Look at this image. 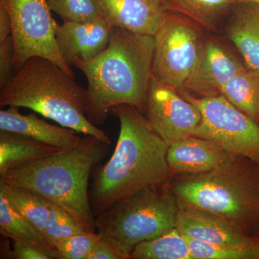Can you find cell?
<instances>
[{"instance_id": "obj_28", "label": "cell", "mask_w": 259, "mask_h": 259, "mask_svg": "<svg viewBox=\"0 0 259 259\" xmlns=\"http://www.w3.org/2000/svg\"><path fill=\"white\" fill-rule=\"evenodd\" d=\"M13 249L10 259H52L54 257L47 250L28 242L13 239Z\"/></svg>"}, {"instance_id": "obj_2", "label": "cell", "mask_w": 259, "mask_h": 259, "mask_svg": "<svg viewBox=\"0 0 259 259\" xmlns=\"http://www.w3.org/2000/svg\"><path fill=\"white\" fill-rule=\"evenodd\" d=\"M154 49V36L114 27L105 50L90 60L74 61L88 79V118L93 124L105 122L117 105L147 112Z\"/></svg>"}, {"instance_id": "obj_21", "label": "cell", "mask_w": 259, "mask_h": 259, "mask_svg": "<svg viewBox=\"0 0 259 259\" xmlns=\"http://www.w3.org/2000/svg\"><path fill=\"white\" fill-rule=\"evenodd\" d=\"M166 10L176 12L207 30H216L228 17L234 0H163Z\"/></svg>"}, {"instance_id": "obj_22", "label": "cell", "mask_w": 259, "mask_h": 259, "mask_svg": "<svg viewBox=\"0 0 259 259\" xmlns=\"http://www.w3.org/2000/svg\"><path fill=\"white\" fill-rule=\"evenodd\" d=\"M232 105L259 124V71L245 69L221 89Z\"/></svg>"}, {"instance_id": "obj_9", "label": "cell", "mask_w": 259, "mask_h": 259, "mask_svg": "<svg viewBox=\"0 0 259 259\" xmlns=\"http://www.w3.org/2000/svg\"><path fill=\"white\" fill-rule=\"evenodd\" d=\"M0 5L11 18L15 72L30 58L41 56L74 77L72 68L65 62L56 44V22L47 0H0Z\"/></svg>"}, {"instance_id": "obj_17", "label": "cell", "mask_w": 259, "mask_h": 259, "mask_svg": "<svg viewBox=\"0 0 259 259\" xmlns=\"http://www.w3.org/2000/svg\"><path fill=\"white\" fill-rule=\"evenodd\" d=\"M105 17L115 27L154 36L166 9L163 0H100Z\"/></svg>"}, {"instance_id": "obj_1", "label": "cell", "mask_w": 259, "mask_h": 259, "mask_svg": "<svg viewBox=\"0 0 259 259\" xmlns=\"http://www.w3.org/2000/svg\"><path fill=\"white\" fill-rule=\"evenodd\" d=\"M110 112L118 117L120 134L113 154L97 172L92 185L95 218L141 191L169 183L174 175L167 161L169 145L142 112L120 105Z\"/></svg>"}, {"instance_id": "obj_20", "label": "cell", "mask_w": 259, "mask_h": 259, "mask_svg": "<svg viewBox=\"0 0 259 259\" xmlns=\"http://www.w3.org/2000/svg\"><path fill=\"white\" fill-rule=\"evenodd\" d=\"M61 150L22 135L0 131V177L13 168Z\"/></svg>"}, {"instance_id": "obj_27", "label": "cell", "mask_w": 259, "mask_h": 259, "mask_svg": "<svg viewBox=\"0 0 259 259\" xmlns=\"http://www.w3.org/2000/svg\"><path fill=\"white\" fill-rule=\"evenodd\" d=\"M13 36L0 42V89L4 88L15 73Z\"/></svg>"}, {"instance_id": "obj_7", "label": "cell", "mask_w": 259, "mask_h": 259, "mask_svg": "<svg viewBox=\"0 0 259 259\" xmlns=\"http://www.w3.org/2000/svg\"><path fill=\"white\" fill-rule=\"evenodd\" d=\"M196 25L185 15L166 10L154 35L152 77L177 92L185 90L203 44Z\"/></svg>"}, {"instance_id": "obj_30", "label": "cell", "mask_w": 259, "mask_h": 259, "mask_svg": "<svg viewBox=\"0 0 259 259\" xmlns=\"http://www.w3.org/2000/svg\"><path fill=\"white\" fill-rule=\"evenodd\" d=\"M12 35L11 18L4 7L0 5V42Z\"/></svg>"}, {"instance_id": "obj_25", "label": "cell", "mask_w": 259, "mask_h": 259, "mask_svg": "<svg viewBox=\"0 0 259 259\" xmlns=\"http://www.w3.org/2000/svg\"><path fill=\"white\" fill-rule=\"evenodd\" d=\"M64 22H87L105 17L100 0H47ZM106 18V17H105Z\"/></svg>"}, {"instance_id": "obj_29", "label": "cell", "mask_w": 259, "mask_h": 259, "mask_svg": "<svg viewBox=\"0 0 259 259\" xmlns=\"http://www.w3.org/2000/svg\"><path fill=\"white\" fill-rule=\"evenodd\" d=\"M88 259H127V258L111 241L100 236L91 254L89 255Z\"/></svg>"}, {"instance_id": "obj_12", "label": "cell", "mask_w": 259, "mask_h": 259, "mask_svg": "<svg viewBox=\"0 0 259 259\" xmlns=\"http://www.w3.org/2000/svg\"><path fill=\"white\" fill-rule=\"evenodd\" d=\"M246 69L218 42H203L197 62L186 81L185 90L200 97L218 96L230 79Z\"/></svg>"}, {"instance_id": "obj_3", "label": "cell", "mask_w": 259, "mask_h": 259, "mask_svg": "<svg viewBox=\"0 0 259 259\" xmlns=\"http://www.w3.org/2000/svg\"><path fill=\"white\" fill-rule=\"evenodd\" d=\"M108 146L94 136L83 135L76 147L13 168L0 177V180L45 197L67 213L83 231L95 233L89 181L94 167L105 157Z\"/></svg>"}, {"instance_id": "obj_26", "label": "cell", "mask_w": 259, "mask_h": 259, "mask_svg": "<svg viewBox=\"0 0 259 259\" xmlns=\"http://www.w3.org/2000/svg\"><path fill=\"white\" fill-rule=\"evenodd\" d=\"M100 236L95 233H77L56 245L59 259H88Z\"/></svg>"}, {"instance_id": "obj_11", "label": "cell", "mask_w": 259, "mask_h": 259, "mask_svg": "<svg viewBox=\"0 0 259 259\" xmlns=\"http://www.w3.org/2000/svg\"><path fill=\"white\" fill-rule=\"evenodd\" d=\"M8 196L15 208L56 248L66 238L85 232L61 207L32 191L8 185Z\"/></svg>"}, {"instance_id": "obj_8", "label": "cell", "mask_w": 259, "mask_h": 259, "mask_svg": "<svg viewBox=\"0 0 259 259\" xmlns=\"http://www.w3.org/2000/svg\"><path fill=\"white\" fill-rule=\"evenodd\" d=\"M198 107L202 120L193 136L210 140L233 156L259 165V124L223 96L196 97L179 92Z\"/></svg>"}, {"instance_id": "obj_14", "label": "cell", "mask_w": 259, "mask_h": 259, "mask_svg": "<svg viewBox=\"0 0 259 259\" xmlns=\"http://www.w3.org/2000/svg\"><path fill=\"white\" fill-rule=\"evenodd\" d=\"M177 229L184 236L212 244L245 247L258 241L234 223L204 211L180 206Z\"/></svg>"}, {"instance_id": "obj_19", "label": "cell", "mask_w": 259, "mask_h": 259, "mask_svg": "<svg viewBox=\"0 0 259 259\" xmlns=\"http://www.w3.org/2000/svg\"><path fill=\"white\" fill-rule=\"evenodd\" d=\"M8 185L0 180V233L5 238L18 239L42 248L59 259L55 245L42 236L31 223L10 202Z\"/></svg>"}, {"instance_id": "obj_32", "label": "cell", "mask_w": 259, "mask_h": 259, "mask_svg": "<svg viewBox=\"0 0 259 259\" xmlns=\"http://www.w3.org/2000/svg\"><path fill=\"white\" fill-rule=\"evenodd\" d=\"M257 238H258L259 240V234L258 235V236H257Z\"/></svg>"}, {"instance_id": "obj_23", "label": "cell", "mask_w": 259, "mask_h": 259, "mask_svg": "<svg viewBox=\"0 0 259 259\" xmlns=\"http://www.w3.org/2000/svg\"><path fill=\"white\" fill-rule=\"evenodd\" d=\"M131 259H193L188 242L177 228L135 247Z\"/></svg>"}, {"instance_id": "obj_16", "label": "cell", "mask_w": 259, "mask_h": 259, "mask_svg": "<svg viewBox=\"0 0 259 259\" xmlns=\"http://www.w3.org/2000/svg\"><path fill=\"white\" fill-rule=\"evenodd\" d=\"M0 131L22 135L61 149L76 147L83 138L74 130L52 125L32 112L23 115L18 107L13 106L0 111Z\"/></svg>"}, {"instance_id": "obj_24", "label": "cell", "mask_w": 259, "mask_h": 259, "mask_svg": "<svg viewBox=\"0 0 259 259\" xmlns=\"http://www.w3.org/2000/svg\"><path fill=\"white\" fill-rule=\"evenodd\" d=\"M185 236L193 259H259L258 238V241L254 245L231 247L212 244Z\"/></svg>"}, {"instance_id": "obj_4", "label": "cell", "mask_w": 259, "mask_h": 259, "mask_svg": "<svg viewBox=\"0 0 259 259\" xmlns=\"http://www.w3.org/2000/svg\"><path fill=\"white\" fill-rule=\"evenodd\" d=\"M0 106L25 107L79 134L110 145V138L88 118V90L52 61L30 58L0 89Z\"/></svg>"}, {"instance_id": "obj_6", "label": "cell", "mask_w": 259, "mask_h": 259, "mask_svg": "<svg viewBox=\"0 0 259 259\" xmlns=\"http://www.w3.org/2000/svg\"><path fill=\"white\" fill-rule=\"evenodd\" d=\"M180 204L169 183L141 191L95 218L96 232L127 256L136 245L176 228Z\"/></svg>"}, {"instance_id": "obj_5", "label": "cell", "mask_w": 259, "mask_h": 259, "mask_svg": "<svg viewBox=\"0 0 259 259\" xmlns=\"http://www.w3.org/2000/svg\"><path fill=\"white\" fill-rule=\"evenodd\" d=\"M169 186L182 207L219 216L259 234V165L234 156L208 173L182 175Z\"/></svg>"}, {"instance_id": "obj_31", "label": "cell", "mask_w": 259, "mask_h": 259, "mask_svg": "<svg viewBox=\"0 0 259 259\" xmlns=\"http://www.w3.org/2000/svg\"><path fill=\"white\" fill-rule=\"evenodd\" d=\"M235 4L236 3H256L259 4V0H234Z\"/></svg>"}, {"instance_id": "obj_18", "label": "cell", "mask_w": 259, "mask_h": 259, "mask_svg": "<svg viewBox=\"0 0 259 259\" xmlns=\"http://www.w3.org/2000/svg\"><path fill=\"white\" fill-rule=\"evenodd\" d=\"M226 33L247 69L259 71V4L236 3L228 16Z\"/></svg>"}, {"instance_id": "obj_15", "label": "cell", "mask_w": 259, "mask_h": 259, "mask_svg": "<svg viewBox=\"0 0 259 259\" xmlns=\"http://www.w3.org/2000/svg\"><path fill=\"white\" fill-rule=\"evenodd\" d=\"M234 156L210 140L194 136L170 145L167 151L174 175L208 173Z\"/></svg>"}, {"instance_id": "obj_13", "label": "cell", "mask_w": 259, "mask_h": 259, "mask_svg": "<svg viewBox=\"0 0 259 259\" xmlns=\"http://www.w3.org/2000/svg\"><path fill=\"white\" fill-rule=\"evenodd\" d=\"M114 27L105 17L62 25L56 23V44L65 62L72 68L76 59L88 61L99 55L108 45Z\"/></svg>"}, {"instance_id": "obj_10", "label": "cell", "mask_w": 259, "mask_h": 259, "mask_svg": "<svg viewBox=\"0 0 259 259\" xmlns=\"http://www.w3.org/2000/svg\"><path fill=\"white\" fill-rule=\"evenodd\" d=\"M147 118L153 130L168 145L193 136L202 120L198 107L175 89L151 79Z\"/></svg>"}]
</instances>
